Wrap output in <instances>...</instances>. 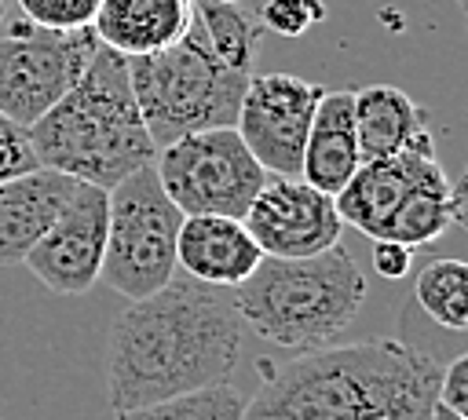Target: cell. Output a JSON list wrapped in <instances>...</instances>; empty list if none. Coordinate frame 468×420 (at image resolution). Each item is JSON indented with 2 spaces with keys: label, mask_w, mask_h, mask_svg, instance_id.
<instances>
[{
  "label": "cell",
  "mask_w": 468,
  "mask_h": 420,
  "mask_svg": "<svg viewBox=\"0 0 468 420\" xmlns=\"http://www.w3.org/2000/svg\"><path fill=\"white\" fill-rule=\"evenodd\" d=\"M245 325L230 289L172 278L165 289L132 299L110 325L106 398L117 416L168 398L230 383Z\"/></svg>",
  "instance_id": "6da1fadb"
},
{
  "label": "cell",
  "mask_w": 468,
  "mask_h": 420,
  "mask_svg": "<svg viewBox=\"0 0 468 420\" xmlns=\"http://www.w3.org/2000/svg\"><path fill=\"white\" fill-rule=\"evenodd\" d=\"M439 373L431 354L391 336L329 343L267 373L241 420H428Z\"/></svg>",
  "instance_id": "7a4b0ae2"
},
{
  "label": "cell",
  "mask_w": 468,
  "mask_h": 420,
  "mask_svg": "<svg viewBox=\"0 0 468 420\" xmlns=\"http://www.w3.org/2000/svg\"><path fill=\"white\" fill-rule=\"evenodd\" d=\"M256 40L260 22L245 4L190 0V22L172 47L128 58L132 91L157 150L201 128H234Z\"/></svg>",
  "instance_id": "3957f363"
},
{
  "label": "cell",
  "mask_w": 468,
  "mask_h": 420,
  "mask_svg": "<svg viewBox=\"0 0 468 420\" xmlns=\"http://www.w3.org/2000/svg\"><path fill=\"white\" fill-rule=\"evenodd\" d=\"M29 142L40 168L99 190H113L143 164H154L157 146L143 124L128 58L99 44L77 84L29 124Z\"/></svg>",
  "instance_id": "277c9868"
},
{
  "label": "cell",
  "mask_w": 468,
  "mask_h": 420,
  "mask_svg": "<svg viewBox=\"0 0 468 420\" xmlns=\"http://www.w3.org/2000/svg\"><path fill=\"white\" fill-rule=\"evenodd\" d=\"M241 325L271 347L307 354L329 347L362 310L366 278L344 245L307 259L263 256L256 270L230 289Z\"/></svg>",
  "instance_id": "5b68a950"
},
{
  "label": "cell",
  "mask_w": 468,
  "mask_h": 420,
  "mask_svg": "<svg viewBox=\"0 0 468 420\" xmlns=\"http://www.w3.org/2000/svg\"><path fill=\"white\" fill-rule=\"evenodd\" d=\"M344 226L373 241H402L420 248L439 241L453 223H464V190L450 183L431 131L402 153L362 161L333 197Z\"/></svg>",
  "instance_id": "8992f818"
},
{
  "label": "cell",
  "mask_w": 468,
  "mask_h": 420,
  "mask_svg": "<svg viewBox=\"0 0 468 420\" xmlns=\"http://www.w3.org/2000/svg\"><path fill=\"white\" fill-rule=\"evenodd\" d=\"M183 212L168 201L154 164H143L106 190V256L102 281L132 299L165 289L176 278V241Z\"/></svg>",
  "instance_id": "52a82bcc"
},
{
  "label": "cell",
  "mask_w": 468,
  "mask_h": 420,
  "mask_svg": "<svg viewBox=\"0 0 468 420\" xmlns=\"http://www.w3.org/2000/svg\"><path fill=\"white\" fill-rule=\"evenodd\" d=\"M154 172L168 201L183 215L245 219L267 172L256 164L234 128H201L161 146Z\"/></svg>",
  "instance_id": "ba28073f"
},
{
  "label": "cell",
  "mask_w": 468,
  "mask_h": 420,
  "mask_svg": "<svg viewBox=\"0 0 468 420\" xmlns=\"http://www.w3.org/2000/svg\"><path fill=\"white\" fill-rule=\"evenodd\" d=\"M99 40L88 29H44L7 18L0 29V117L37 124L84 73Z\"/></svg>",
  "instance_id": "9c48e42d"
},
{
  "label": "cell",
  "mask_w": 468,
  "mask_h": 420,
  "mask_svg": "<svg viewBox=\"0 0 468 420\" xmlns=\"http://www.w3.org/2000/svg\"><path fill=\"white\" fill-rule=\"evenodd\" d=\"M322 95V84L296 73L249 77L234 117V131L267 175H300L303 142Z\"/></svg>",
  "instance_id": "30bf717a"
},
{
  "label": "cell",
  "mask_w": 468,
  "mask_h": 420,
  "mask_svg": "<svg viewBox=\"0 0 468 420\" xmlns=\"http://www.w3.org/2000/svg\"><path fill=\"white\" fill-rule=\"evenodd\" d=\"M106 256V190L77 183L55 223L22 259L29 274L58 296H84L102 281Z\"/></svg>",
  "instance_id": "8fae6325"
},
{
  "label": "cell",
  "mask_w": 468,
  "mask_h": 420,
  "mask_svg": "<svg viewBox=\"0 0 468 420\" xmlns=\"http://www.w3.org/2000/svg\"><path fill=\"white\" fill-rule=\"evenodd\" d=\"M241 223L260 245V252L278 259L318 256L340 245L344 234L336 201L303 183L300 175H267L263 190L252 197Z\"/></svg>",
  "instance_id": "7c38bea8"
},
{
  "label": "cell",
  "mask_w": 468,
  "mask_h": 420,
  "mask_svg": "<svg viewBox=\"0 0 468 420\" xmlns=\"http://www.w3.org/2000/svg\"><path fill=\"white\" fill-rule=\"evenodd\" d=\"M260 259L263 252L241 219L183 215L179 241H176V267H183L186 278L216 289H234L256 270Z\"/></svg>",
  "instance_id": "4fadbf2b"
},
{
  "label": "cell",
  "mask_w": 468,
  "mask_h": 420,
  "mask_svg": "<svg viewBox=\"0 0 468 420\" xmlns=\"http://www.w3.org/2000/svg\"><path fill=\"white\" fill-rule=\"evenodd\" d=\"M73 186L77 183L69 175L51 168H33L0 183V267H15L29 256V248L62 212Z\"/></svg>",
  "instance_id": "5bb4252c"
},
{
  "label": "cell",
  "mask_w": 468,
  "mask_h": 420,
  "mask_svg": "<svg viewBox=\"0 0 468 420\" xmlns=\"http://www.w3.org/2000/svg\"><path fill=\"white\" fill-rule=\"evenodd\" d=\"M358 135H355V95L351 91H325L314 106V121L303 142L300 179L314 190L336 197L344 183L358 172Z\"/></svg>",
  "instance_id": "9a60e30c"
},
{
  "label": "cell",
  "mask_w": 468,
  "mask_h": 420,
  "mask_svg": "<svg viewBox=\"0 0 468 420\" xmlns=\"http://www.w3.org/2000/svg\"><path fill=\"white\" fill-rule=\"evenodd\" d=\"M190 22V0H99L91 33L102 47L143 58L172 47Z\"/></svg>",
  "instance_id": "2e32d148"
},
{
  "label": "cell",
  "mask_w": 468,
  "mask_h": 420,
  "mask_svg": "<svg viewBox=\"0 0 468 420\" xmlns=\"http://www.w3.org/2000/svg\"><path fill=\"white\" fill-rule=\"evenodd\" d=\"M351 95H355V135L362 161L402 153L420 135H428V117L410 99V91L395 84H366Z\"/></svg>",
  "instance_id": "e0dca14e"
},
{
  "label": "cell",
  "mask_w": 468,
  "mask_h": 420,
  "mask_svg": "<svg viewBox=\"0 0 468 420\" xmlns=\"http://www.w3.org/2000/svg\"><path fill=\"white\" fill-rule=\"evenodd\" d=\"M417 307L442 329L464 332L468 329V263L457 256L431 259L413 278Z\"/></svg>",
  "instance_id": "ac0fdd59"
},
{
  "label": "cell",
  "mask_w": 468,
  "mask_h": 420,
  "mask_svg": "<svg viewBox=\"0 0 468 420\" xmlns=\"http://www.w3.org/2000/svg\"><path fill=\"white\" fill-rule=\"evenodd\" d=\"M241 409H245V394L234 383H219L146 409H132L121 420H241Z\"/></svg>",
  "instance_id": "d6986e66"
},
{
  "label": "cell",
  "mask_w": 468,
  "mask_h": 420,
  "mask_svg": "<svg viewBox=\"0 0 468 420\" xmlns=\"http://www.w3.org/2000/svg\"><path fill=\"white\" fill-rule=\"evenodd\" d=\"M325 15H329L325 0H263L256 22L260 29H271L278 37H300L311 26L325 22Z\"/></svg>",
  "instance_id": "ffe728a7"
},
{
  "label": "cell",
  "mask_w": 468,
  "mask_h": 420,
  "mask_svg": "<svg viewBox=\"0 0 468 420\" xmlns=\"http://www.w3.org/2000/svg\"><path fill=\"white\" fill-rule=\"evenodd\" d=\"M22 18L44 29H88L99 0H15Z\"/></svg>",
  "instance_id": "44dd1931"
},
{
  "label": "cell",
  "mask_w": 468,
  "mask_h": 420,
  "mask_svg": "<svg viewBox=\"0 0 468 420\" xmlns=\"http://www.w3.org/2000/svg\"><path fill=\"white\" fill-rule=\"evenodd\" d=\"M33 168H40V164H37V153H33V142H29V128L0 117V183L15 179V175H26Z\"/></svg>",
  "instance_id": "7402d4cb"
},
{
  "label": "cell",
  "mask_w": 468,
  "mask_h": 420,
  "mask_svg": "<svg viewBox=\"0 0 468 420\" xmlns=\"http://www.w3.org/2000/svg\"><path fill=\"white\" fill-rule=\"evenodd\" d=\"M439 405L468 420V354H457L442 373H439Z\"/></svg>",
  "instance_id": "603a6c76"
},
{
  "label": "cell",
  "mask_w": 468,
  "mask_h": 420,
  "mask_svg": "<svg viewBox=\"0 0 468 420\" xmlns=\"http://www.w3.org/2000/svg\"><path fill=\"white\" fill-rule=\"evenodd\" d=\"M373 270L384 278V281H402L413 267V248L402 245V241H373Z\"/></svg>",
  "instance_id": "cb8c5ba5"
},
{
  "label": "cell",
  "mask_w": 468,
  "mask_h": 420,
  "mask_svg": "<svg viewBox=\"0 0 468 420\" xmlns=\"http://www.w3.org/2000/svg\"><path fill=\"white\" fill-rule=\"evenodd\" d=\"M428 420H464V416H457V413H450L446 405H439V402H435V405H431V416H428Z\"/></svg>",
  "instance_id": "d4e9b609"
},
{
  "label": "cell",
  "mask_w": 468,
  "mask_h": 420,
  "mask_svg": "<svg viewBox=\"0 0 468 420\" xmlns=\"http://www.w3.org/2000/svg\"><path fill=\"white\" fill-rule=\"evenodd\" d=\"M7 18H11V0H0V29H4Z\"/></svg>",
  "instance_id": "484cf974"
},
{
  "label": "cell",
  "mask_w": 468,
  "mask_h": 420,
  "mask_svg": "<svg viewBox=\"0 0 468 420\" xmlns=\"http://www.w3.org/2000/svg\"><path fill=\"white\" fill-rule=\"evenodd\" d=\"M219 4H241V0H219Z\"/></svg>",
  "instance_id": "4316f807"
},
{
  "label": "cell",
  "mask_w": 468,
  "mask_h": 420,
  "mask_svg": "<svg viewBox=\"0 0 468 420\" xmlns=\"http://www.w3.org/2000/svg\"><path fill=\"white\" fill-rule=\"evenodd\" d=\"M461 4H464V0H461Z\"/></svg>",
  "instance_id": "83f0119b"
},
{
  "label": "cell",
  "mask_w": 468,
  "mask_h": 420,
  "mask_svg": "<svg viewBox=\"0 0 468 420\" xmlns=\"http://www.w3.org/2000/svg\"><path fill=\"white\" fill-rule=\"evenodd\" d=\"M117 420H121V416H117Z\"/></svg>",
  "instance_id": "f1b7e54d"
},
{
  "label": "cell",
  "mask_w": 468,
  "mask_h": 420,
  "mask_svg": "<svg viewBox=\"0 0 468 420\" xmlns=\"http://www.w3.org/2000/svg\"><path fill=\"white\" fill-rule=\"evenodd\" d=\"M0 420H4V416H0Z\"/></svg>",
  "instance_id": "f546056e"
}]
</instances>
